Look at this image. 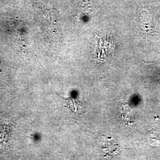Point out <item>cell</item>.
Segmentation results:
<instances>
[{"mask_svg": "<svg viewBox=\"0 0 160 160\" xmlns=\"http://www.w3.org/2000/svg\"><path fill=\"white\" fill-rule=\"evenodd\" d=\"M1 61H0V72H1V71H1Z\"/></svg>", "mask_w": 160, "mask_h": 160, "instance_id": "cell-3", "label": "cell"}, {"mask_svg": "<svg viewBox=\"0 0 160 160\" xmlns=\"http://www.w3.org/2000/svg\"><path fill=\"white\" fill-rule=\"evenodd\" d=\"M103 149L104 150L105 153H106V156L113 155L119 152V145L118 143H115V141L113 139L110 138L104 139L103 142Z\"/></svg>", "mask_w": 160, "mask_h": 160, "instance_id": "cell-2", "label": "cell"}, {"mask_svg": "<svg viewBox=\"0 0 160 160\" xmlns=\"http://www.w3.org/2000/svg\"><path fill=\"white\" fill-rule=\"evenodd\" d=\"M59 96L62 98V99H63L64 102L66 104L67 107L70 109L73 113L79 114L81 113L83 108L82 103L81 102L77 99L72 97L64 98L61 97V96Z\"/></svg>", "mask_w": 160, "mask_h": 160, "instance_id": "cell-1", "label": "cell"}]
</instances>
